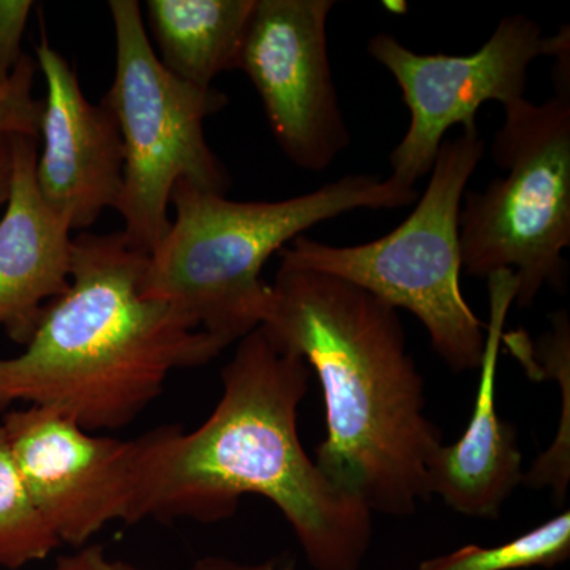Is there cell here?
Listing matches in <instances>:
<instances>
[{"label": "cell", "mask_w": 570, "mask_h": 570, "mask_svg": "<svg viewBox=\"0 0 570 570\" xmlns=\"http://www.w3.org/2000/svg\"><path fill=\"white\" fill-rule=\"evenodd\" d=\"M554 96L504 107L493 160L504 175L466 190L460 209L463 272L512 273L515 305L531 306L549 287L562 291L570 246V78H553Z\"/></svg>", "instance_id": "6"}, {"label": "cell", "mask_w": 570, "mask_h": 570, "mask_svg": "<svg viewBox=\"0 0 570 570\" xmlns=\"http://www.w3.org/2000/svg\"><path fill=\"white\" fill-rule=\"evenodd\" d=\"M146 262L122 232L73 238L69 288L47 306L24 352L0 358V412L24 401L92 433L121 430L175 371L208 365L227 348L141 295Z\"/></svg>", "instance_id": "3"}, {"label": "cell", "mask_w": 570, "mask_h": 570, "mask_svg": "<svg viewBox=\"0 0 570 570\" xmlns=\"http://www.w3.org/2000/svg\"><path fill=\"white\" fill-rule=\"evenodd\" d=\"M36 61L47 85L41 100L37 184L71 230L92 227L122 193L124 145L115 115L89 102L69 61L41 39Z\"/></svg>", "instance_id": "11"}, {"label": "cell", "mask_w": 570, "mask_h": 570, "mask_svg": "<svg viewBox=\"0 0 570 570\" xmlns=\"http://www.w3.org/2000/svg\"><path fill=\"white\" fill-rule=\"evenodd\" d=\"M10 193L0 219V326L28 344L45 309L69 288L71 224L45 200L37 184L39 138H11Z\"/></svg>", "instance_id": "13"}, {"label": "cell", "mask_w": 570, "mask_h": 570, "mask_svg": "<svg viewBox=\"0 0 570 570\" xmlns=\"http://www.w3.org/2000/svg\"><path fill=\"white\" fill-rule=\"evenodd\" d=\"M489 281L490 318L479 366V387L466 430L453 444H442L428 468L431 498L471 519H498L508 499L523 483V455L515 426L499 417L497 379L502 335L510 307L515 305L512 273H494Z\"/></svg>", "instance_id": "12"}, {"label": "cell", "mask_w": 570, "mask_h": 570, "mask_svg": "<svg viewBox=\"0 0 570 570\" xmlns=\"http://www.w3.org/2000/svg\"><path fill=\"white\" fill-rule=\"evenodd\" d=\"M261 326L318 379L321 471L373 513L415 515L431 499L428 468L444 438L397 311L346 281L279 266Z\"/></svg>", "instance_id": "2"}, {"label": "cell", "mask_w": 570, "mask_h": 570, "mask_svg": "<svg viewBox=\"0 0 570 570\" xmlns=\"http://www.w3.org/2000/svg\"><path fill=\"white\" fill-rule=\"evenodd\" d=\"M32 9L31 0H0V85L9 80L24 56L21 41Z\"/></svg>", "instance_id": "18"}, {"label": "cell", "mask_w": 570, "mask_h": 570, "mask_svg": "<svg viewBox=\"0 0 570 570\" xmlns=\"http://www.w3.org/2000/svg\"><path fill=\"white\" fill-rule=\"evenodd\" d=\"M51 570H138L132 562L108 557L99 543H88L56 561Z\"/></svg>", "instance_id": "19"}, {"label": "cell", "mask_w": 570, "mask_h": 570, "mask_svg": "<svg viewBox=\"0 0 570 570\" xmlns=\"http://www.w3.org/2000/svg\"><path fill=\"white\" fill-rule=\"evenodd\" d=\"M11 138L13 135L0 134V208L7 204L10 193L11 154H13Z\"/></svg>", "instance_id": "21"}, {"label": "cell", "mask_w": 570, "mask_h": 570, "mask_svg": "<svg viewBox=\"0 0 570 570\" xmlns=\"http://www.w3.org/2000/svg\"><path fill=\"white\" fill-rule=\"evenodd\" d=\"M333 0H255L238 70L261 97L281 151L322 174L348 145L328 55Z\"/></svg>", "instance_id": "9"}, {"label": "cell", "mask_w": 570, "mask_h": 570, "mask_svg": "<svg viewBox=\"0 0 570 570\" xmlns=\"http://www.w3.org/2000/svg\"><path fill=\"white\" fill-rule=\"evenodd\" d=\"M189 570H295V562L288 557L272 558L262 562H239L223 557H205Z\"/></svg>", "instance_id": "20"}, {"label": "cell", "mask_w": 570, "mask_h": 570, "mask_svg": "<svg viewBox=\"0 0 570 570\" xmlns=\"http://www.w3.org/2000/svg\"><path fill=\"white\" fill-rule=\"evenodd\" d=\"M116 67L102 104L124 145V183L116 212L129 245L149 255L170 230L179 181L225 195L230 174L209 148L204 122L228 105L227 94L179 80L157 58L137 0H110Z\"/></svg>", "instance_id": "7"}, {"label": "cell", "mask_w": 570, "mask_h": 570, "mask_svg": "<svg viewBox=\"0 0 570 570\" xmlns=\"http://www.w3.org/2000/svg\"><path fill=\"white\" fill-rule=\"evenodd\" d=\"M61 543L37 508L0 425V566L24 568L50 557Z\"/></svg>", "instance_id": "15"}, {"label": "cell", "mask_w": 570, "mask_h": 570, "mask_svg": "<svg viewBox=\"0 0 570 570\" xmlns=\"http://www.w3.org/2000/svg\"><path fill=\"white\" fill-rule=\"evenodd\" d=\"M417 198L415 187L362 174L277 202L228 200L179 181L171 193L175 219L148 255L141 295L228 347L264 322L272 285L262 272L273 254L341 214L393 212Z\"/></svg>", "instance_id": "4"}, {"label": "cell", "mask_w": 570, "mask_h": 570, "mask_svg": "<svg viewBox=\"0 0 570 570\" xmlns=\"http://www.w3.org/2000/svg\"><path fill=\"white\" fill-rule=\"evenodd\" d=\"M37 70L36 58L24 55L9 80L0 85V134L39 138L43 104L33 97Z\"/></svg>", "instance_id": "17"}, {"label": "cell", "mask_w": 570, "mask_h": 570, "mask_svg": "<svg viewBox=\"0 0 570 570\" xmlns=\"http://www.w3.org/2000/svg\"><path fill=\"white\" fill-rule=\"evenodd\" d=\"M255 0H148L146 13L159 61L179 80L213 88L238 70Z\"/></svg>", "instance_id": "14"}, {"label": "cell", "mask_w": 570, "mask_h": 570, "mask_svg": "<svg viewBox=\"0 0 570 570\" xmlns=\"http://www.w3.org/2000/svg\"><path fill=\"white\" fill-rule=\"evenodd\" d=\"M550 47L551 37L524 14L502 18L471 55H420L392 33L371 37L367 52L395 78L411 115L406 134L390 154V178L415 187L430 175L450 129L478 130L483 105L508 107L527 99L532 62L549 56Z\"/></svg>", "instance_id": "8"}, {"label": "cell", "mask_w": 570, "mask_h": 570, "mask_svg": "<svg viewBox=\"0 0 570 570\" xmlns=\"http://www.w3.org/2000/svg\"><path fill=\"white\" fill-rule=\"evenodd\" d=\"M483 154L479 129L444 140L425 193L395 230L356 246L302 235L277 253L281 266L337 277L393 309L414 314L453 373L479 370L485 324L461 291L460 209Z\"/></svg>", "instance_id": "5"}, {"label": "cell", "mask_w": 570, "mask_h": 570, "mask_svg": "<svg viewBox=\"0 0 570 570\" xmlns=\"http://www.w3.org/2000/svg\"><path fill=\"white\" fill-rule=\"evenodd\" d=\"M0 425L37 508L62 543L80 549L112 521L132 524V439L92 433L43 406L14 409Z\"/></svg>", "instance_id": "10"}, {"label": "cell", "mask_w": 570, "mask_h": 570, "mask_svg": "<svg viewBox=\"0 0 570 570\" xmlns=\"http://www.w3.org/2000/svg\"><path fill=\"white\" fill-rule=\"evenodd\" d=\"M570 554L569 510L497 547L466 546L423 561L419 570H521L554 568Z\"/></svg>", "instance_id": "16"}, {"label": "cell", "mask_w": 570, "mask_h": 570, "mask_svg": "<svg viewBox=\"0 0 570 570\" xmlns=\"http://www.w3.org/2000/svg\"><path fill=\"white\" fill-rule=\"evenodd\" d=\"M309 377L305 360L262 326L239 340L220 373L223 395L200 426L164 425L132 439V524L217 523L254 494L279 509L314 569L360 570L374 513L303 448L298 409Z\"/></svg>", "instance_id": "1"}]
</instances>
